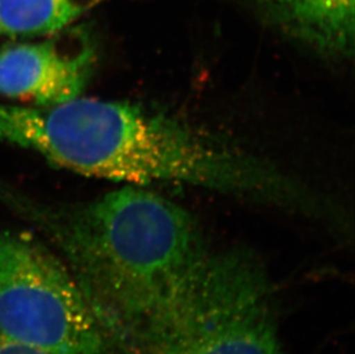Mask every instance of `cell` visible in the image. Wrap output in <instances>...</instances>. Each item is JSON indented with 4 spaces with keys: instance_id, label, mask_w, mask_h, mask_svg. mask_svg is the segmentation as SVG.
<instances>
[{
    "instance_id": "obj_4",
    "label": "cell",
    "mask_w": 355,
    "mask_h": 354,
    "mask_svg": "<svg viewBox=\"0 0 355 354\" xmlns=\"http://www.w3.org/2000/svg\"><path fill=\"white\" fill-rule=\"evenodd\" d=\"M0 334L51 354H111L67 264L37 234L0 229Z\"/></svg>"
},
{
    "instance_id": "obj_2",
    "label": "cell",
    "mask_w": 355,
    "mask_h": 354,
    "mask_svg": "<svg viewBox=\"0 0 355 354\" xmlns=\"http://www.w3.org/2000/svg\"><path fill=\"white\" fill-rule=\"evenodd\" d=\"M36 153L85 176L145 187L171 183L320 213L305 187L267 161L160 110L129 101L78 98L40 110Z\"/></svg>"
},
{
    "instance_id": "obj_6",
    "label": "cell",
    "mask_w": 355,
    "mask_h": 354,
    "mask_svg": "<svg viewBox=\"0 0 355 354\" xmlns=\"http://www.w3.org/2000/svg\"><path fill=\"white\" fill-rule=\"evenodd\" d=\"M283 34L318 53L352 57L355 0H250Z\"/></svg>"
},
{
    "instance_id": "obj_3",
    "label": "cell",
    "mask_w": 355,
    "mask_h": 354,
    "mask_svg": "<svg viewBox=\"0 0 355 354\" xmlns=\"http://www.w3.org/2000/svg\"><path fill=\"white\" fill-rule=\"evenodd\" d=\"M272 296L253 254L211 252L191 292L141 354H282Z\"/></svg>"
},
{
    "instance_id": "obj_8",
    "label": "cell",
    "mask_w": 355,
    "mask_h": 354,
    "mask_svg": "<svg viewBox=\"0 0 355 354\" xmlns=\"http://www.w3.org/2000/svg\"><path fill=\"white\" fill-rule=\"evenodd\" d=\"M0 354H51L0 334Z\"/></svg>"
},
{
    "instance_id": "obj_5",
    "label": "cell",
    "mask_w": 355,
    "mask_h": 354,
    "mask_svg": "<svg viewBox=\"0 0 355 354\" xmlns=\"http://www.w3.org/2000/svg\"><path fill=\"white\" fill-rule=\"evenodd\" d=\"M40 42L0 49V94L51 107L82 97L98 62L97 40L89 28L71 26Z\"/></svg>"
},
{
    "instance_id": "obj_7",
    "label": "cell",
    "mask_w": 355,
    "mask_h": 354,
    "mask_svg": "<svg viewBox=\"0 0 355 354\" xmlns=\"http://www.w3.org/2000/svg\"><path fill=\"white\" fill-rule=\"evenodd\" d=\"M108 0H0V37L49 36Z\"/></svg>"
},
{
    "instance_id": "obj_1",
    "label": "cell",
    "mask_w": 355,
    "mask_h": 354,
    "mask_svg": "<svg viewBox=\"0 0 355 354\" xmlns=\"http://www.w3.org/2000/svg\"><path fill=\"white\" fill-rule=\"evenodd\" d=\"M0 205L67 264L112 348L139 354L197 283L211 251L184 208L144 187L47 201L0 177Z\"/></svg>"
}]
</instances>
